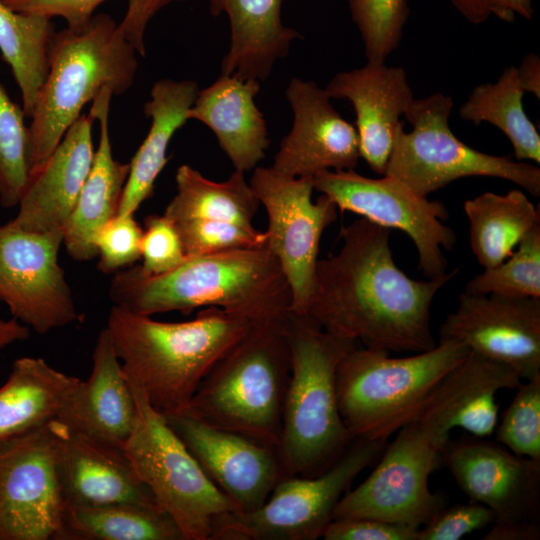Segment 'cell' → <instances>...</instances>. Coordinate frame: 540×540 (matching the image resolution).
<instances>
[{
  "mask_svg": "<svg viewBox=\"0 0 540 540\" xmlns=\"http://www.w3.org/2000/svg\"><path fill=\"white\" fill-rule=\"evenodd\" d=\"M337 254L319 259L306 315L326 332L387 352H424L437 343L430 309L458 269L415 280L395 263L390 229L360 218L342 227Z\"/></svg>",
  "mask_w": 540,
  "mask_h": 540,
  "instance_id": "6da1fadb",
  "label": "cell"
},
{
  "mask_svg": "<svg viewBox=\"0 0 540 540\" xmlns=\"http://www.w3.org/2000/svg\"><path fill=\"white\" fill-rule=\"evenodd\" d=\"M519 383L512 368L469 352L387 442L365 481L343 495L333 519L374 518L416 529L426 524L445 506L428 482L460 411L485 388L513 390Z\"/></svg>",
  "mask_w": 540,
  "mask_h": 540,
  "instance_id": "7a4b0ae2",
  "label": "cell"
},
{
  "mask_svg": "<svg viewBox=\"0 0 540 540\" xmlns=\"http://www.w3.org/2000/svg\"><path fill=\"white\" fill-rule=\"evenodd\" d=\"M108 293L113 305L145 316L216 307L262 323L283 319L292 306L288 281L266 246L187 257L160 275L124 268Z\"/></svg>",
  "mask_w": 540,
  "mask_h": 540,
  "instance_id": "3957f363",
  "label": "cell"
},
{
  "mask_svg": "<svg viewBox=\"0 0 540 540\" xmlns=\"http://www.w3.org/2000/svg\"><path fill=\"white\" fill-rule=\"evenodd\" d=\"M253 322L216 307L161 322L113 305L105 327L124 372L164 416L185 411L202 380Z\"/></svg>",
  "mask_w": 540,
  "mask_h": 540,
  "instance_id": "277c9868",
  "label": "cell"
},
{
  "mask_svg": "<svg viewBox=\"0 0 540 540\" xmlns=\"http://www.w3.org/2000/svg\"><path fill=\"white\" fill-rule=\"evenodd\" d=\"M283 325L290 374L276 452L284 477H314L331 467L353 440L339 412L336 372L357 342L332 335L291 310Z\"/></svg>",
  "mask_w": 540,
  "mask_h": 540,
  "instance_id": "5b68a950",
  "label": "cell"
},
{
  "mask_svg": "<svg viewBox=\"0 0 540 540\" xmlns=\"http://www.w3.org/2000/svg\"><path fill=\"white\" fill-rule=\"evenodd\" d=\"M137 53L120 24L106 13L56 31L29 126V175L42 166L101 89L110 87L114 95H121L132 87Z\"/></svg>",
  "mask_w": 540,
  "mask_h": 540,
  "instance_id": "8992f818",
  "label": "cell"
},
{
  "mask_svg": "<svg viewBox=\"0 0 540 540\" xmlns=\"http://www.w3.org/2000/svg\"><path fill=\"white\" fill-rule=\"evenodd\" d=\"M284 318L253 324L212 367L183 413L276 449L290 374Z\"/></svg>",
  "mask_w": 540,
  "mask_h": 540,
  "instance_id": "52a82bcc",
  "label": "cell"
},
{
  "mask_svg": "<svg viewBox=\"0 0 540 540\" xmlns=\"http://www.w3.org/2000/svg\"><path fill=\"white\" fill-rule=\"evenodd\" d=\"M469 352L454 342L398 358L380 349L350 350L337 368L336 393L352 439L388 441Z\"/></svg>",
  "mask_w": 540,
  "mask_h": 540,
  "instance_id": "ba28073f",
  "label": "cell"
},
{
  "mask_svg": "<svg viewBox=\"0 0 540 540\" xmlns=\"http://www.w3.org/2000/svg\"><path fill=\"white\" fill-rule=\"evenodd\" d=\"M126 377L136 402V420L124 450L157 505L176 523L184 540H211L216 521L237 512L169 425L139 384Z\"/></svg>",
  "mask_w": 540,
  "mask_h": 540,
  "instance_id": "9c48e42d",
  "label": "cell"
},
{
  "mask_svg": "<svg viewBox=\"0 0 540 540\" xmlns=\"http://www.w3.org/2000/svg\"><path fill=\"white\" fill-rule=\"evenodd\" d=\"M452 108V98L441 92L414 98L404 115L412 130L399 131L384 175L400 180L424 197L455 180L473 176L507 180L538 197L540 168L465 144L450 128Z\"/></svg>",
  "mask_w": 540,
  "mask_h": 540,
  "instance_id": "30bf717a",
  "label": "cell"
},
{
  "mask_svg": "<svg viewBox=\"0 0 540 540\" xmlns=\"http://www.w3.org/2000/svg\"><path fill=\"white\" fill-rule=\"evenodd\" d=\"M388 441L353 439L341 457L314 477L287 476L257 509L229 512L215 523L211 540H315L323 536L336 505L354 479L375 464Z\"/></svg>",
  "mask_w": 540,
  "mask_h": 540,
  "instance_id": "8fae6325",
  "label": "cell"
},
{
  "mask_svg": "<svg viewBox=\"0 0 540 540\" xmlns=\"http://www.w3.org/2000/svg\"><path fill=\"white\" fill-rule=\"evenodd\" d=\"M65 432L54 419L0 440V540H58L66 508L59 474Z\"/></svg>",
  "mask_w": 540,
  "mask_h": 540,
  "instance_id": "7c38bea8",
  "label": "cell"
},
{
  "mask_svg": "<svg viewBox=\"0 0 540 540\" xmlns=\"http://www.w3.org/2000/svg\"><path fill=\"white\" fill-rule=\"evenodd\" d=\"M313 184L314 190L329 197L341 212L350 211L407 234L426 278L448 272L444 251H451L457 238L442 222L449 216L442 202L417 194L394 177L370 178L355 170H326L313 177Z\"/></svg>",
  "mask_w": 540,
  "mask_h": 540,
  "instance_id": "4fadbf2b",
  "label": "cell"
},
{
  "mask_svg": "<svg viewBox=\"0 0 540 540\" xmlns=\"http://www.w3.org/2000/svg\"><path fill=\"white\" fill-rule=\"evenodd\" d=\"M249 183L267 213L266 247L290 286L291 311L306 315L321 237L337 219L338 208L324 194L312 201L313 177H291L257 166Z\"/></svg>",
  "mask_w": 540,
  "mask_h": 540,
  "instance_id": "5bb4252c",
  "label": "cell"
},
{
  "mask_svg": "<svg viewBox=\"0 0 540 540\" xmlns=\"http://www.w3.org/2000/svg\"><path fill=\"white\" fill-rule=\"evenodd\" d=\"M63 231L31 232L0 225V301L38 334L81 321L58 253Z\"/></svg>",
  "mask_w": 540,
  "mask_h": 540,
  "instance_id": "9a60e30c",
  "label": "cell"
},
{
  "mask_svg": "<svg viewBox=\"0 0 540 540\" xmlns=\"http://www.w3.org/2000/svg\"><path fill=\"white\" fill-rule=\"evenodd\" d=\"M441 462L470 501L491 510L492 524H540V460L466 433L447 441Z\"/></svg>",
  "mask_w": 540,
  "mask_h": 540,
  "instance_id": "2e32d148",
  "label": "cell"
},
{
  "mask_svg": "<svg viewBox=\"0 0 540 540\" xmlns=\"http://www.w3.org/2000/svg\"><path fill=\"white\" fill-rule=\"evenodd\" d=\"M439 342L459 343L522 380L540 377V298L464 292L441 325Z\"/></svg>",
  "mask_w": 540,
  "mask_h": 540,
  "instance_id": "e0dca14e",
  "label": "cell"
},
{
  "mask_svg": "<svg viewBox=\"0 0 540 540\" xmlns=\"http://www.w3.org/2000/svg\"><path fill=\"white\" fill-rule=\"evenodd\" d=\"M165 417L236 513L259 508L284 477L275 448L184 413Z\"/></svg>",
  "mask_w": 540,
  "mask_h": 540,
  "instance_id": "ac0fdd59",
  "label": "cell"
},
{
  "mask_svg": "<svg viewBox=\"0 0 540 540\" xmlns=\"http://www.w3.org/2000/svg\"><path fill=\"white\" fill-rule=\"evenodd\" d=\"M286 98L293 111V124L271 167L291 177L354 170L360 159L356 128L333 107L325 89L313 81L292 78Z\"/></svg>",
  "mask_w": 540,
  "mask_h": 540,
  "instance_id": "d6986e66",
  "label": "cell"
},
{
  "mask_svg": "<svg viewBox=\"0 0 540 540\" xmlns=\"http://www.w3.org/2000/svg\"><path fill=\"white\" fill-rule=\"evenodd\" d=\"M325 91L331 99H346L353 105L360 158L384 175L396 137L404 128L401 118L414 99L406 71L385 61H367L360 68L337 73Z\"/></svg>",
  "mask_w": 540,
  "mask_h": 540,
  "instance_id": "ffe728a7",
  "label": "cell"
},
{
  "mask_svg": "<svg viewBox=\"0 0 540 540\" xmlns=\"http://www.w3.org/2000/svg\"><path fill=\"white\" fill-rule=\"evenodd\" d=\"M94 121L90 114H82L29 175L17 215L9 224L31 232L63 231L93 164Z\"/></svg>",
  "mask_w": 540,
  "mask_h": 540,
  "instance_id": "44dd1931",
  "label": "cell"
},
{
  "mask_svg": "<svg viewBox=\"0 0 540 540\" xmlns=\"http://www.w3.org/2000/svg\"><path fill=\"white\" fill-rule=\"evenodd\" d=\"M57 420L73 432L125 446L136 420V402L106 328L98 334L87 380H79Z\"/></svg>",
  "mask_w": 540,
  "mask_h": 540,
  "instance_id": "7402d4cb",
  "label": "cell"
},
{
  "mask_svg": "<svg viewBox=\"0 0 540 540\" xmlns=\"http://www.w3.org/2000/svg\"><path fill=\"white\" fill-rule=\"evenodd\" d=\"M59 474L66 506H158L123 447L67 428L60 447Z\"/></svg>",
  "mask_w": 540,
  "mask_h": 540,
  "instance_id": "603a6c76",
  "label": "cell"
},
{
  "mask_svg": "<svg viewBox=\"0 0 540 540\" xmlns=\"http://www.w3.org/2000/svg\"><path fill=\"white\" fill-rule=\"evenodd\" d=\"M260 81L221 74L199 90L188 120L209 127L235 170L246 172L265 158L269 146L267 124L255 104Z\"/></svg>",
  "mask_w": 540,
  "mask_h": 540,
  "instance_id": "cb8c5ba5",
  "label": "cell"
},
{
  "mask_svg": "<svg viewBox=\"0 0 540 540\" xmlns=\"http://www.w3.org/2000/svg\"><path fill=\"white\" fill-rule=\"evenodd\" d=\"M113 95L110 87H104L92 101L89 114L99 122V143L90 172L63 229V245L68 255L78 262L97 256L95 236L117 215L129 173V163H121L112 154L109 111Z\"/></svg>",
  "mask_w": 540,
  "mask_h": 540,
  "instance_id": "d4e9b609",
  "label": "cell"
},
{
  "mask_svg": "<svg viewBox=\"0 0 540 540\" xmlns=\"http://www.w3.org/2000/svg\"><path fill=\"white\" fill-rule=\"evenodd\" d=\"M214 16L225 14L230 26V45L221 62V74L265 80L278 59L284 58L292 41L302 36L283 24L285 0H208Z\"/></svg>",
  "mask_w": 540,
  "mask_h": 540,
  "instance_id": "484cf974",
  "label": "cell"
},
{
  "mask_svg": "<svg viewBox=\"0 0 540 540\" xmlns=\"http://www.w3.org/2000/svg\"><path fill=\"white\" fill-rule=\"evenodd\" d=\"M192 80L161 79L154 83L144 114L151 119L150 129L129 163V173L117 214H135L154 190L165 167L167 149L175 133L188 120V110L198 94Z\"/></svg>",
  "mask_w": 540,
  "mask_h": 540,
  "instance_id": "4316f807",
  "label": "cell"
},
{
  "mask_svg": "<svg viewBox=\"0 0 540 540\" xmlns=\"http://www.w3.org/2000/svg\"><path fill=\"white\" fill-rule=\"evenodd\" d=\"M79 380L39 357L15 360L6 382L0 387V440L57 419Z\"/></svg>",
  "mask_w": 540,
  "mask_h": 540,
  "instance_id": "83f0119b",
  "label": "cell"
},
{
  "mask_svg": "<svg viewBox=\"0 0 540 540\" xmlns=\"http://www.w3.org/2000/svg\"><path fill=\"white\" fill-rule=\"evenodd\" d=\"M469 221L471 250L478 263L491 268L507 259L523 237L540 223V208L526 194L485 192L463 204Z\"/></svg>",
  "mask_w": 540,
  "mask_h": 540,
  "instance_id": "f1b7e54d",
  "label": "cell"
},
{
  "mask_svg": "<svg viewBox=\"0 0 540 540\" xmlns=\"http://www.w3.org/2000/svg\"><path fill=\"white\" fill-rule=\"evenodd\" d=\"M58 540H184L156 505L66 506Z\"/></svg>",
  "mask_w": 540,
  "mask_h": 540,
  "instance_id": "f546056e",
  "label": "cell"
},
{
  "mask_svg": "<svg viewBox=\"0 0 540 540\" xmlns=\"http://www.w3.org/2000/svg\"><path fill=\"white\" fill-rule=\"evenodd\" d=\"M175 179L177 192L164 212L171 221L199 218L254 227L260 202L244 172L235 170L227 180L215 182L184 164Z\"/></svg>",
  "mask_w": 540,
  "mask_h": 540,
  "instance_id": "4dcf8cb0",
  "label": "cell"
},
{
  "mask_svg": "<svg viewBox=\"0 0 540 540\" xmlns=\"http://www.w3.org/2000/svg\"><path fill=\"white\" fill-rule=\"evenodd\" d=\"M522 88L515 66L503 69L496 82L475 86L460 106V117L474 125L487 122L510 141L514 159L540 163V135L525 113Z\"/></svg>",
  "mask_w": 540,
  "mask_h": 540,
  "instance_id": "1f68e13d",
  "label": "cell"
},
{
  "mask_svg": "<svg viewBox=\"0 0 540 540\" xmlns=\"http://www.w3.org/2000/svg\"><path fill=\"white\" fill-rule=\"evenodd\" d=\"M55 33L52 19L16 12L0 0V52L11 68L28 118L48 74Z\"/></svg>",
  "mask_w": 540,
  "mask_h": 540,
  "instance_id": "d6a6232c",
  "label": "cell"
},
{
  "mask_svg": "<svg viewBox=\"0 0 540 540\" xmlns=\"http://www.w3.org/2000/svg\"><path fill=\"white\" fill-rule=\"evenodd\" d=\"M12 10L53 19L60 17L68 27L86 23L106 0H2ZM187 0H127V10L119 23L138 54L145 56L144 36L153 17L164 7Z\"/></svg>",
  "mask_w": 540,
  "mask_h": 540,
  "instance_id": "836d02e7",
  "label": "cell"
},
{
  "mask_svg": "<svg viewBox=\"0 0 540 540\" xmlns=\"http://www.w3.org/2000/svg\"><path fill=\"white\" fill-rule=\"evenodd\" d=\"M464 292L540 298V223L523 237L507 259L471 278Z\"/></svg>",
  "mask_w": 540,
  "mask_h": 540,
  "instance_id": "e575fe53",
  "label": "cell"
},
{
  "mask_svg": "<svg viewBox=\"0 0 540 540\" xmlns=\"http://www.w3.org/2000/svg\"><path fill=\"white\" fill-rule=\"evenodd\" d=\"M18 106L0 83V204L18 206L29 178V127Z\"/></svg>",
  "mask_w": 540,
  "mask_h": 540,
  "instance_id": "d590c367",
  "label": "cell"
},
{
  "mask_svg": "<svg viewBox=\"0 0 540 540\" xmlns=\"http://www.w3.org/2000/svg\"><path fill=\"white\" fill-rule=\"evenodd\" d=\"M367 61H385L399 46L409 18L407 0H348Z\"/></svg>",
  "mask_w": 540,
  "mask_h": 540,
  "instance_id": "8d00e7d4",
  "label": "cell"
},
{
  "mask_svg": "<svg viewBox=\"0 0 540 540\" xmlns=\"http://www.w3.org/2000/svg\"><path fill=\"white\" fill-rule=\"evenodd\" d=\"M516 389L497 429V442L517 455L540 460V377Z\"/></svg>",
  "mask_w": 540,
  "mask_h": 540,
  "instance_id": "74e56055",
  "label": "cell"
},
{
  "mask_svg": "<svg viewBox=\"0 0 540 540\" xmlns=\"http://www.w3.org/2000/svg\"><path fill=\"white\" fill-rule=\"evenodd\" d=\"M173 223L187 257L263 247L267 242L266 232L233 222L195 218Z\"/></svg>",
  "mask_w": 540,
  "mask_h": 540,
  "instance_id": "f35d334b",
  "label": "cell"
},
{
  "mask_svg": "<svg viewBox=\"0 0 540 540\" xmlns=\"http://www.w3.org/2000/svg\"><path fill=\"white\" fill-rule=\"evenodd\" d=\"M142 233L134 214H117L106 222L94 239L98 270L116 273L139 260Z\"/></svg>",
  "mask_w": 540,
  "mask_h": 540,
  "instance_id": "ab89813d",
  "label": "cell"
},
{
  "mask_svg": "<svg viewBox=\"0 0 540 540\" xmlns=\"http://www.w3.org/2000/svg\"><path fill=\"white\" fill-rule=\"evenodd\" d=\"M141 258L139 267L147 275L169 272L187 258L175 224L164 214L145 217Z\"/></svg>",
  "mask_w": 540,
  "mask_h": 540,
  "instance_id": "60d3db41",
  "label": "cell"
},
{
  "mask_svg": "<svg viewBox=\"0 0 540 540\" xmlns=\"http://www.w3.org/2000/svg\"><path fill=\"white\" fill-rule=\"evenodd\" d=\"M493 513L486 506L470 501L441 508L418 528L416 540H459L492 524Z\"/></svg>",
  "mask_w": 540,
  "mask_h": 540,
  "instance_id": "b9f144b4",
  "label": "cell"
},
{
  "mask_svg": "<svg viewBox=\"0 0 540 540\" xmlns=\"http://www.w3.org/2000/svg\"><path fill=\"white\" fill-rule=\"evenodd\" d=\"M418 529L374 518L334 519L327 526L325 540H416Z\"/></svg>",
  "mask_w": 540,
  "mask_h": 540,
  "instance_id": "7bdbcfd3",
  "label": "cell"
},
{
  "mask_svg": "<svg viewBox=\"0 0 540 540\" xmlns=\"http://www.w3.org/2000/svg\"><path fill=\"white\" fill-rule=\"evenodd\" d=\"M497 387H488L475 393L464 405L457 418V427L467 434L486 438L496 429L499 406Z\"/></svg>",
  "mask_w": 540,
  "mask_h": 540,
  "instance_id": "ee69618b",
  "label": "cell"
},
{
  "mask_svg": "<svg viewBox=\"0 0 540 540\" xmlns=\"http://www.w3.org/2000/svg\"><path fill=\"white\" fill-rule=\"evenodd\" d=\"M453 7L470 23H484L491 16L513 22L517 16L531 20L532 0H451Z\"/></svg>",
  "mask_w": 540,
  "mask_h": 540,
  "instance_id": "f6af8a7d",
  "label": "cell"
},
{
  "mask_svg": "<svg viewBox=\"0 0 540 540\" xmlns=\"http://www.w3.org/2000/svg\"><path fill=\"white\" fill-rule=\"evenodd\" d=\"M484 540H538L540 524L495 525L483 537Z\"/></svg>",
  "mask_w": 540,
  "mask_h": 540,
  "instance_id": "bcb514c9",
  "label": "cell"
},
{
  "mask_svg": "<svg viewBox=\"0 0 540 540\" xmlns=\"http://www.w3.org/2000/svg\"><path fill=\"white\" fill-rule=\"evenodd\" d=\"M519 82L525 93L540 99V58L536 53L526 54L516 67Z\"/></svg>",
  "mask_w": 540,
  "mask_h": 540,
  "instance_id": "7dc6e473",
  "label": "cell"
},
{
  "mask_svg": "<svg viewBox=\"0 0 540 540\" xmlns=\"http://www.w3.org/2000/svg\"><path fill=\"white\" fill-rule=\"evenodd\" d=\"M29 335L30 328L15 318L9 320L0 318V349L15 342L24 341Z\"/></svg>",
  "mask_w": 540,
  "mask_h": 540,
  "instance_id": "c3c4849f",
  "label": "cell"
}]
</instances>
